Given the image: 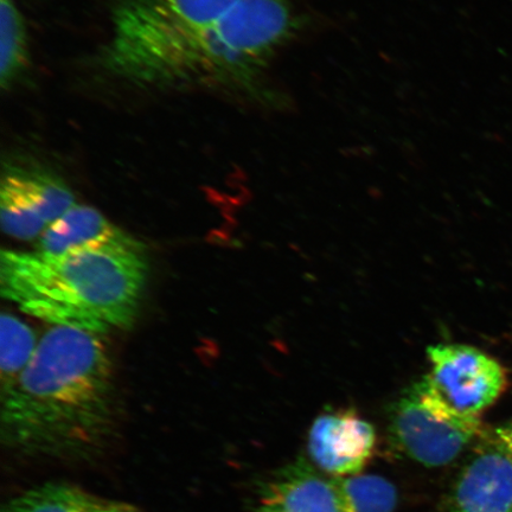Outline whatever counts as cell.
Wrapping results in <instances>:
<instances>
[{
    "label": "cell",
    "mask_w": 512,
    "mask_h": 512,
    "mask_svg": "<svg viewBox=\"0 0 512 512\" xmlns=\"http://www.w3.org/2000/svg\"><path fill=\"white\" fill-rule=\"evenodd\" d=\"M238 0H120L105 62L206 27Z\"/></svg>",
    "instance_id": "6"
},
{
    "label": "cell",
    "mask_w": 512,
    "mask_h": 512,
    "mask_svg": "<svg viewBox=\"0 0 512 512\" xmlns=\"http://www.w3.org/2000/svg\"><path fill=\"white\" fill-rule=\"evenodd\" d=\"M98 499L72 484L48 483L12 498L2 512H92Z\"/></svg>",
    "instance_id": "14"
},
{
    "label": "cell",
    "mask_w": 512,
    "mask_h": 512,
    "mask_svg": "<svg viewBox=\"0 0 512 512\" xmlns=\"http://www.w3.org/2000/svg\"><path fill=\"white\" fill-rule=\"evenodd\" d=\"M331 480L342 512H394L398 505V490L381 476L354 475Z\"/></svg>",
    "instance_id": "13"
},
{
    "label": "cell",
    "mask_w": 512,
    "mask_h": 512,
    "mask_svg": "<svg viewBox=\"0 0 512 512\" xmlns=\"http://www.w3.org/2000/svg\"><path fill=\"white\" fill-rule=\"evenodd\" d=\"M72 189L54 172L40 166L9 164L0 185V222L6 235L40 239L75 206Z\"/></svg>",
    "instance_id": "7"
},
{
    "label": "cell",
    "mask_w": 512,
    "mask_h": 512,
    "mask_svg": "<svg viewBox=\"0 0 512 512\" xmlns=\"http://www.w3.org/2000/svg\"><path fill=\"white\" fill-rule=\"evenodd\" d=\"M0 335V394H4L27 369L36 355L40 341L27 323L9 312L2 313Z\"/></svg>",
    "instance_id": "12"
},
{
    "label": "cell",
    "mask_w": 512,
    "mask_h": 512,
    "mask_svg": "<svg viewBox=\"0 0 512 512\" xmlns=\"http://www.w3.org/2000/svg\"><path fill=\"white\" fill-rule=\"evenodd\" d=\"M479 431L480 421L448 414L431 398L421 381L405 390L389 411L393 445L409 459L428 467L454 462Z\"/></svg>",
    "instance_id": "5"
},
{
    "label": "cell",
    "mask_w": 512,
    "mask_h": 512,
    "mask_svg": "<svg viewBox=\"0 0 512 512\" xmlns=\"http://www.w3.org/2000/svg\"><path fill=\"white\" fill-rule=\"evenodd\" d=\"M431 370L427 393L454 418L480 421L508 386L507 371L484 351L464 344H438L427 349Z\"/></svg>",
    "instance_id": "4"
},
{
    "label": "cell",
    "mask_w": 512,
    "mask_h": 512,
    "mask_svg": "<svg viewBox=\"0 0 512 512\" xmlns=\"http://www.w3.org/2000/svg\"><path fill=\"white\" fill-rule=\"evenodd\" d=\"M288 0H238L201 29L105 62L144 86H234L258 89L268 63L307 27Z\"/></svg>",
    "instance_id": "3"
},
{
    "label": "cell",
    "mask_w": 512,
    "mask_h": 512,
    "mask_svg": "<svg viewBox=\"0 0 512 512\" xmlns=\"http://www.w3.org/2000/svg\"><path fill=\"white\" fill-rule=\"evenodd\" d=\"M255 512H342L332 480L306 460L281 467L266 480Z\"/></svg>",
    "instance_id": "10"
},
{
    "label": "cell",
    "mask_w": 512,
    "mask_h": 512,
    "mask_svg": "<svg viewBox=\"0 0 512 512\" xmlns=\"http://www.w3.org/2000/svg\"><path fill=\"white\" fill-rule=\"evenodd\" d=\"M495 439L496 445L512 458V421L497 428Z\"/></svg>",
    "instance_id": "16"
},
{
    "label": "cell",
    "mask_w": 512,
    "mask_h": 512,
    "mask_svg": "<svg viewBox=\"0 0 512 512\" xmlns=\"http://www.w3.org/2000/svg\"><path fill=\"white\" fill-rule=\"evenodd\" d=\"M134 240L137 239L115 226L99 210L76 203L43 233L34 251L57 255Z\"/></svg>",
    "instance_id": "11"
},
{
    "label": "cell",
    "mask_w": 512,
    "mask_h": 512,
    "mask_svg": "<svg viewBox=\"0 0 512 512\" xmlns=\"http://www.w3.org/2000/svg\"><path fill=\"white\" fill-rule=\"evenodd\" d=\"M376 433L351 409L319 415L307 439V451L320 471L335 477L358 475L373 456Z\"/></svg>",
    "instance_id": "8"
},
{
    "label": "cell",
    "mask_w": 512,
    "mask_h": 512,
    "mask_svg": "<svg viewBox=\"0 0 512 512\" xmlns=\"http://www.w3.org/2000/svg\"><path fill=\"white\" fill-rule=\"evenodd\" d=\"M443 512H512V458L502 448L477 454L454 483Z\"/></svg>",
    "instance_id": "9"
},
{
    "label": "cell",
    "mask_w": 512,
    "mask_h": 512,
    "mask_svg": "<svg viewBox=\"0 0 512 512\" xmlns=\"http://www.w3.org/2000/svg\"><path fill=\"white\" fill-rule=\"evenodd\" d=\"M0 402V434L9 451L67 462L99 456L118 427L113 362L104 337L53 326Z\"/></svg>",
    "instance_id": "1"
},
{
    "label": "cell",
    "mask_w": 512,
    "mask_h": 512,
    "mask_svg": "<svg viewBox=\"0 0 512 512\" xmlns=\"http://www.w3.org/2000/svg\"><path fill=\"white\" fill-rule=\"evenodd\" d=\"M0 85L10 88L28 62V34L14 0H0Z\"/></svg>",
    "instance_id": "15"
},
{
    "label": "cell",
    "mask_w": 512,
    "mask_h": 512,
    "mask_svg": "<svg viewBox=\"0 0 512 512\" xmlns=\"http://www.w3.org/2000/svg\"><path fill=\"white\" fill-rule=\"evenodd\" d=\"M92 512H140L131 505L119 502H108L98 499Z\"/></svg>",
    "instance_id": "17"
},
{
    "label": "cell",
    "mask_w": 512,
    "mask_h": 512,
    "mask_svg": "<svg viewBox=\"0 0 512 512\" xmlns=\"http://www.w3.org/2000/svg\"><path fill=\"white\" fill-rule=\"evenodd\" d=\"M147 275L149 260L138 240L57 255L0 254L4 299L53 326L102 336L136 322Z\"/></svg>",
    "instance_id": "2"
}]
</instances>
